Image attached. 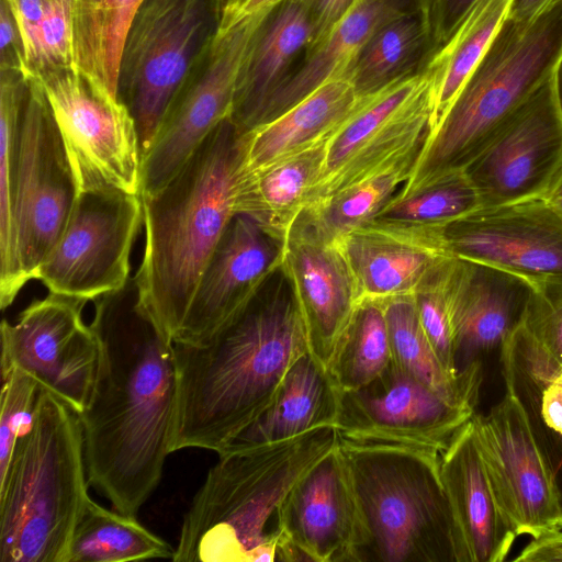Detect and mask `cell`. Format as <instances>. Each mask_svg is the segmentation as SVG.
<instances>
[{
    "mask_svg": "<svg viewBox=\"0 0 562 562\" xmlns=\"http://www.w3.org/2000/svg\"><path fill=\"white\" fill-rule=\"evenodd\" d=\"M416 8L408 0H360L321 44L304 54L303 63L266 103L252 128L277 117L323 83L347 78L370 38Z\"/></svg>",
    "mask_w": 562,
    "mask_h": 562,
    "instance_id": "25",
    "label": "cell"
},
{
    "mask_svg": "<svg viewBox=\"0 0 562 562\" xmlns=\"http://www.w3.org/2000/svg\"><path fill=\"white\" fill-rule=\"evenodd\" d=\"M282 245L236 214L194 291L175 342L201 345L239 316L280 269Z\"/></svg>",
    "mask_w": 562,
    "mask_h": 562,
    "instance_id": "20",
    "label": "cell"
},
{
    "mask_svg": "<svg viewBox=\"0 0 562 562\" xmlns=\"http://www.w3.org/2000/svg\"><path fill=\"white\" fill-rule=\"evenodd\" d=\"M541 198L562 218V167Z\"/></svg>",
    "mask_w": 562,
    "mask_h": 562,
    "instance_id": "50",
    "label": "cell"
},
{
    "mask_svg": "<svg viewBox=\"0 0 562 562\" xmlns=\"http://www.w3.org/2000/svg\"><path fill=\"white\" fill-rule=\"evenodd\" d=\"M280 270L303 318L310 352L325 367L360 303L347 258L302 214L282 244Z\"/></svg>",
    "mask_w": 562,
    "mask_h": 562,
    "instance_id": "19",
    "label": "cell"
},
{
    "mask_svg": "<svg viewBox=\"0 0 562 562\" xmlns=\"http://www.w3.org/2000/svg\"><path fill=\"white\" fill-rule=\"evenodd\" d=\"M451 254L531 285L562 283V218L543 198L481 207L443 228Z\"/></svg>",
    "mask_w": 562,
    "mask_h": 562,
    "instance_id": "18",
    "label": "cell"
},
{
    "mask_svg": "<svg viewBox=\"0 0 562 562\" xmlns=\"http://www.w3.org/2000/svg\"><path fill=\"white\" fill-rule=\"evenodd\" d=\"M434 50L418 8L381 27L367 43L347 78L359 97L419 71Z\"/></svg>",
    "mask_w": 562,
    "mask_h": 562,
    "instance_id": "33",
    "label": "cell"
},
{
    "mask_svg": "<svg viewBox=\"0 0 562 562\" xmlns=\"http://www.w3.org/2000/svg\"><path fill=\"white\" fill-rule=\"evenodd\" d=\"M531 290L529 282L509 272L456 258L449 301L459 373L501 349L521 324Z\"/></svg>",
    "mask_w": 562,
    "mask_h": 562,
    "instance_id": "23",
    "label": "cell"
},
{
    "mask_svg": "<svg viewBox=\"0 0 562 562\" xmlns=\"http://www.w3.org/2000/svg\"><path fill=\"white\" fill-rule=\"evenodd\" d=\"M419 153L409 154L329 196L312 202L303 213L327 238L338 240L379 214L400 186L412 177Z\"/></svg>",
    "mask_w": 562,
    "mask_h": 562,
    "instance_id": "35",
    "label": "cell"
},
{
    "mask_svg": "<svg viewBox=\"0 0 562 562\" xmlns=\"http://www.w3.org/2000/svg\"><path fill=\"white\" fill-rule=\"evenodd\" d=\"M226 0H143L127 30L117 98L134 119L142 158L190 67L216 36Z\"/></svg>",
    "mask_w": 562,
    "mask_h": 562,
    "instance_id": "9",
    "label": "cell"
},
{
    "mask_svg": "<svg viewBox=\"0 0 562 562\" xmlns=\"http://www.w3.org/2000/svg\"><path fill=\"white\" fill-rule=\"evenodd\" d=\"M439 465L456 527L458 562L507 560L517 536L492 492L471 419L440 452Z\"/></svg>",
    "mask_w": 562,
    "mask_h": 562,
    "instance_id": "24",
    "label": "cell"
},
{
    "mask_svg": "<svg viewBox=\"0 0 562 562\" xmlns=\"http://www.w3.org/2000/svg\"><path fill=\"white\" fill-rule=\"evenodd\" d=\"M520 325L533 345L562 368V283L532 285Z\"/></svg>",
    "mask_w": 562,
    "mask_h": 562,
    "instance_id": "42",
    "label": "cell"
},
{
    "mask_svg": "<svg viewBox=\"0 0 562 562\" xmlns=\"http://www.w3.org/2000/svg\"><path fill=\"white\" fill-rule=\"evenodd\" d=\"M175 342V341H173ZM178 406L171 452L215 451L272 402L286 371L310 351L289 290L258 296L201 345L175 342Z\"/></svg>",
    "mask_w": 562,
    "mask_h": 562,
    "instance_id": "2",
    "label": "cell"
},
{
    "mask_svg": "<svg viewBox=\"0 0 562 562\" xmlns=\"http://www.w3.org/2000/svg\"><path fill=\"white\" fill-rule=\"evenodd\" d=\"M476 0H416L431 34L434 49L439 46Z\"/></svg>",
    "mask_w": 562,
    "mask_h": 562,
    "instance_id": "43",
    "label": "cell"
},
{
    "mask_svg": "<svg viewBox=\"0 0 562 562\" xmlns=\"http://www.w3.org/2000/svg\"><path fill=\"white\" fill-rule=\"evenodd\" d=\"M340 391L327 367L310 351L286 371L270 405L217 452L225 454L335 426Z\"/></svg>",
    "mask_w": 562,
    "mask_h": 562,
    "instance_id": "28",
    "label": "cell"
},
{
    "mask_svg": "<svg viewBox=\"0 0 562 562\" xmlns=\"http://www.w3.org/2000/svg\"><path fill=\"white\" fill-rule=\"evenodd\" d=\"M328 139L256 170L238 168L236 214L251 218L282 245L321 180Z\"/></svg>",
    "mask_w": 562,
    "mask_h": 562,
    "instance_id": "29",
    "label": "cell"
},
{
    "mask_svg": "<svg viewBox=\"0 0 562 562\" xmlns=\"http://www.w3.org/2000/svg\"><path fill=\"white\" fill-rule=\"evenodd\" d=\"M392 361L407 374L441 396L477 406L483 382L482 361L450 374L437 358L419 323L413 294L383 300Z\"/></svg>",
    "mask_w": 562,
    "mask_h": 562,
    "instance_id": "31",
    "label": "cell"
},
{
    "mask_svg": "<svg viewBox=\"0 0 562 562\" xmlns=\"http://www.w3.org/2000/svg\"><path fill=\"white\" fill-rule=\"evenodd\" d=\"M305 8L312 36L305 53L321 44L360 0H299Z\"/></svg>",
    "mask_w": 562,
    "mask_h": 562,
    "instance_id": "44",
    "label": "cell"
},
{
    "mask_svg": "<svg viewBox=\"0 0 562 562\" xmlns=\"http://www.w3.org/2000/svg\"><path fill=\"white\" fill-rule=\"evenodd\" d=\"M87 301L49 292L1 323V373L16 369L77 414L90 400L99 341L82 319Z\"/></svg>",
    "mask_w": 562,
    "mask_h": 562,
    "instance_id": "15",
    "label": "cell"
},
{
    "mask_svg": "<svg viewBox=\"0 0 562 562\" xmlns=\"http://www.w3.org/2000/svg\"><path fill=\"white\" fill-rule=\"evenodd\" d=\"M74 0H47L35 35L24 49L26 78L46 70L74 66Z\"/></svg>",
    "mask_w": 562,
    "mask_h": 562,
    "instance_id": "40",
    "label": "cell"
},
{
    "mask_svg": "<svg viewBox=\"0 0 562 562\" xmlns=\"http://www.w3.org/2000/svg\"><path fill=\"white\" fill-rule=\"evenodd\" d=\"M392 362L384 304L362 300L341 335L327 369L340 392L358 390Z\"/></svg>",
    "mask_w": 562,
    "mask_h": 562,
    "instance_id": "37",
    "label": "cell"
},
{
    "mask_svg": "<svg viewBox=\"0 0 562 562\" xmlns=\"http://www.w3.org/2000/svg\"><path fill=\"white\" fill-rule=\"evenodd\" d=\"M29 79L12 203L11 256L0 272V306L9 307L36 278L69 221L78 189L41 83Z\"/></svg>",
    "mask_w": 562,
    "mask_h": 562,
    "instance_id": "8",
    "label": "cell"
},
{
    "mask_svg": "<svg viewBox=\"0 0 562 562\" xmlns=\"http://www.w3.org/2000/svg\"><path fill=\"white\" fill-rule=\"evenodd\" d=\"M559 66L464 167L482 207L541 198L562 167Z\"/></svg>",
    "mask_w": 562,
    "mask_h": 562,
    "instance_id": "16",
    "label": "cell"
},
{
    "mask_svg": "<svg viewBox=\"0 0 562 562\" xmlns=\"http://www.w3.org/2000/svg\"><path fill=\"white\" fill-rule=\"evenodd\" d=\"M471 420L492 492L516 536L561 529L555 476L518 397L506 389L486 414L475 413Z\"/></svg>",
    "mask_w": 562,
    "mask_h": 562,
    "instance_id": "14",
    "label": "cell"
},
{
    "mask_svg": "<svg viewBox=\"0 0 562 562\" xmlns=\"http://www.w3.org/2000/svg\"><path fill=\"white\" fill-rule=\"evenodd\" d=\"M481 207L475 186L458 168L402 186L374 218L445 228Z\"/></svg>",
    "mask_w": 562,
    "mask_h": 562,
    "instance_id": "36",
    "label": "cell"
},
{
    "mask_svg": "<svg viewBox=\"0 0 562 562\" xmlns=\"http://www.w3.org/2000/svg\"><path fill=\"white\" fill-rule=\"evenodd\" d=\"M476 407L450 401L393 361L373 381L340 392L336 428L340 439L446 449Z\"/></svg>",
    "mask_w": 562,
    "mask_h": 562,
    "instance_id": "17",
    "label": "cell"
},
{
    "mask_svg": "<svg viewBox=\"0 0 562 562\" xmlns=\"http://www.w3.org/2000/svg\"><path fill=\"white\" fill-rule=\"evenodd\" d=\"M514 0H476L427 58L431 135L443 121L507 20ZM428 135V136H429Z\"/></svg>",
    "mask_w": 562,
    "mask_h": 562,
    "instance_id": "30",
    "label": "cell"
},
{
    "mask_svg": "<svg viewBox=\"0 0 562 562\" xmlns=\"http://www.w3.org/2000/svg\"><path fill=\"white\" fill-rule=\"evenodd\" d=\"M143 0H74V67L94 86L117 98L124 40ZM119 99V98H117Z\"/></svg>",
    "mask_w": 562,
    "mask_h": 562,
    "instance_id": "32",
    "label": "cell"
},
{
    "mask_svg": "<svg viewBox=\"0 0 562 562\" xmlns=\"http://www.w3.org/2000/svg\"><path fill=\"white\" fill-rule=\"evenodd\" d=\"M360 302L413 294L454 257L443 228L373 218L337 240Z\"/></svg>",
    "mask_w": 562,
    "mask_h": 562,
    "instance_id": "22",
    "label": "cell"
},
{
    "mask_svg": "<svg viewBox=\"0 0 562 562\" xmlns=\"http://www.w3.org/2000/svg\"><path fill=\"white\" fill-rule=\"evenodd\" d=\"M144 222L139 194L80 191L58 243L36 273L48 292L95 301L128 283L132 248Z\"/></svg>",
    "mask_w": 562,
    "mask_h": 562,
    "instance_id": "12",
    "label": "cell"
},
{
    "mask_svg": "<svg viewBox=\"0 0 562 562\" xmlns=\"http://www.w3.org/2000/svg\"><path fill=\"white\" fill-rule=\"evenodd\" d=\"M286 0H226L220 27H227L245 16L269 12Z\"/></svg>",
    "mask_w": 562,
    "mask_h": 562,
    "instance_id": "47",
    "label": "cell"
},
{
    "mask_svg": "<svg viewBox=\"0 0 562 562\" xmlns=\"http://www.w3.org/2000/svg\"><path fill=\"white\" fill-rule=\"evenodd\" d=\"M531 428L538 445L553 470L562 505V436L546 429L532 426Z\"/></svg>",
    "mask_w": 562,
    "mask_h": 562,
    "instance_id": "48",
    "label": "cell"
},
{
    "mask_svg": "<svg viewBox=\"0 0 562 562\" xmlns=\"http://www.w3.org/2000/svg\"><path fill=\"white\" fill-rule=\"evenodd\" d=\"M240 137L231 119L222 121L167 184L140 194L145 245L133 278L138 305L172 340L236 215Z\"/></svg>",
    "mask_w": 562,
    "mask_h": 562,
    "instance_id": "3",
    "label": "cell"
},
{
    "mask_svg": "<svg viewBox=\"0 0 562 562\" xmlns=\"http://www.w3.org/2000/svg\"><path fill=\"white\" fill-rule=\"evenodd\" d=\"M562 60V2L533 21L507 18L405 184L464 168Z\"/></svg>",
    "mask_w": 562,
    "mask_h": 562,
    "instance_id": "7",
    "label": "cell"
},
{
    "mask_svg": "<svg viewBox=\"0 0 562 562\" xmlns=\"http://www.w3.org/2000/svg\"><path fill=\"white\" fill-rule=\"evenodd\" d=\"M456 256L431 273L413 293L420 326L443 368L452 375L456 367V341L449 288Z\"/></svg>",
    "mask_w": 562,
    "mask_h": 562,
    "instance_id": "39",
    "label": "cell"
},
{
    "mask_svg": "<svg viewBox=\"0 0 562 562\" xmlns=\"http://www.w3.org/2000/svg\"><path fill=\"white\" fill-rule=\"evenodd\" d=\"M514 562H562V529L531 540L512 559Z\"/></svg>",
    "mask_w": 562,
    "mask_h": 562,
    "instance_id": "46",
    "label": "cell"
},
{
    "mask_svg": "<svg viewBox=\"0 0 562 562\" xmlns=\"http://www.w3.org/2000/svg\"><path fill=\"white\" fill-rule=\"evenodd\" d=\"M175 549L136 517L110 510L91 498L69 543L66 562L171 559Z\"/></svg>",
    "mask_w": 562,
    "mask_h": 562,
    "instance_id": "34",
    "label": "cell"
},
{
    "mask_svg": "<svg viewBox=\"0 0 562 562\" xmlns=\"http://www.w3.org/2000/svg\"><path fill=\"white\" fill-rule=\"evenodd\" d=\"M562 0H514L508 18L516 21H533Z\"/></svg>",
    "mask_w": 562,
    "mask_h": 562,
    "instance_id": "49",
    "label": "cell"
},
{
    "mask_svg": "<svg viewBox=\"0 0 562 562\" xmlns=\"http://www.w3.org/2000/svg\"><path fill=\"white\" fill-rule=\"evenodd\" d=\"M99 362L80 417L89 484L136 517L171 452L177 406L175 342L138 305L134 279L94 301Z\"/></svg>",
    "mask_w": 562,
    "mask_h": 562,
    "instance_id": "1",
    "label": "cell"
},
{
    "mask_svg": "<svg viewBox=\"0 0 562 562\" xmlns=\"http://www.w3.org/2000/svg\"><path fill=\"white\" fill-rule=\"evenodd\" d=\"M270 12L220 27L190 67L142 158L139 195L155 193L167 184L204 138L222 121L231 119L240 68Z\"/></svg>",
    "mask_w": 562,
    "mask_h": 562,
    "instance_id": "10",
    "label": "cell"
},
{
    "mask_svg": "<svg viewBox=\"0 0 562 562\" xmlns=\"http://www.w3.org/2000/svg\"><path fill=\"white\" fill-rule=\"evenodd\" d=\"M61 135L78 192L115 189L139 194L142 150L127 108L74 66L35 77Z\"/></svg>",
    "mask_w": 562,
    "mask_h": 562,
    "instance_id": "11",
    "label": "cell"
},
{
    "mask_svg": "<svg viewBox=\"0 0 562 562\" xmlns=\"http://www.w3.org/2000/svg\"><path fill=\"white\" fill-rule=\"evenodd\" d=\"M79 415L40 389L29 428L0 479V561L66 562L90 501Z\"/></svg>",
    "mask_w": 562,
    "mask_h": 562,
    "instance_id": "5",
    "label": "cell"
},
{
    "mask_svg": "<svg viewBox=\"0 0 562 562\" xmlns=\"http://www.w3.org/2000/svg\"><path fill=\"white\" fill-rule=\"evenodd\" d=\"M357 529L349 562H458L438 451L339 440Z\"/></svg>",
    "mask_w": 562,
    "mask_h": 562,
    "instance_id": "6",
    "label": "cell"
},
{
    "mask_svg": "<svg viewBox=\"0 0 562 562\" xmlns=\"http://www.w3.org/2000/svg\"><path fill=\"white\" fill-rule=\"evenodd\" d=\"M326 425L295 437L218 456L183 517L177 562L277 561L278 531L267 524L293 485L336 448Z\"/></svg>",
    "mask_w": 562,
    "mask_h": 562,
    "instance_id": "4",
    "label": "cell"
},
{
    "mask_svg": "<svg viewBox=\"0 0 562 562\" xmlns=\"http://www.w3.org/2000/svg\"><path fill=\"white\" fill-rule=\"evenodd\" d=\"M338 446L308 469L280 504L277 561H350L357 512Z\"/></svg>",
    "mask_w": 562,
    "mask_h": 562,
    "instance_id": "21",
    "label": "cell"
},
{
    "mask_svg": "<svg viewBox=\"0 0 562 562\" xmlns=\"http://www.w3.org/2000/svg\"><path fill=\"white\" fill-rule=\"evenodd\" d=\"M40 386L27 374L11 369L1 373L0 479L4 476L19 438L29 428Z\"/></svg>",
    "mask_w": 562,
    "mask_h": 562,
    "instance_id": "41",
    "label": "cell"
},
{
    "mask_svg": "<svg viewBox=\"0 0 562 562\" xmlns=\"http://www.w3.org/2000/svg\"><path fill=\"white\" fill-rule=\"evenodd\" d=\"M359 97L348 78L329 80L240 137V165L251 171L327 140L353 113Z\"/></svg>",
    "mask_w": 562,
    "mask_h": 562,
    "instance_id": "26",
    "label": "cell"
},
{
    "mask_svg": "<svg viewBox=\"0 0 562 562\" xmlns=\"http://www.w3.org/2000/svg\"><path fill=\"white\" fill-rule=\"evenodd\" d=\"M430 115L429 80L423 68L364 95L328 139L324 170L308 204L420 151Z\"/></svg>",
    "mask_w": 562,
    "mask_h": 562,
    "instance_id": "13",
    "label": "cell"
},
{
    "mask_svg": "<svg viewBox=\"0 0 562 562\" xmlns=\"http://www.w3.org/2000/svg\"><path fill=\"white\" fill-rule=\"evenodd\" d=\"M312 36L308 14L299 0L272 10L259 27L240 68L232 122L240 133L252 128L258 115L284 83Z\"/></svg>",
    "mask_w": 562,
    "mask_h": 562,
    "instance_id": "27",
    "label": "cell"
},
{
    "mask_svg": "<svg viewBox=\"0 0 562 562\" xmlns=\"http://www.w3.org/2000/svg\"><path fill=\"white\" fill-rule=\"evenodd\" d=\"M27 92L23 71L0 69V272L11 256L13 187Z\"/></svg>",
    "mask_w": 562,
    "mask_h": 562,
    "instance_id": "38",
    "label": "cell"
},
{
    "mask_svg": "<svg viewBox=\"0 0 562 562\" xmlns=\"http://www.w3.org/2000/svg\"><path fill=\"white\" fill-rule=\"evenodd\" d=\"M0 69H15L25 74L23 43L8 0L0 2Z\"/></svg>",
    "mask_w": 562,
    "mask_h": 562,
    "instance_id": "45",
    "label": "cell"
}]
</instances>
